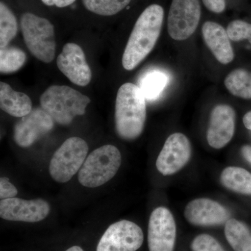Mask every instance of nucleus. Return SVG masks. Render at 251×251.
<instances>
[{
	"instance_id": "obj_15",
	"label": "nucleus",
	"mask_w": 251,
	"mask_h": 251,
	"mask_svg": "<svg viewBox=\"0 0 251 251\" xmlns=\"http://www.w3.org/2000/svg\"><path fill=\"white\" fill-rule=\"evenodd\" d=\"M184 216L191 224L209 227L226 224L230 214L216 201L198 198L188 203L185 208Z\"/></svg>"
},
{
	"instance_id": "obj_3",
	"label": "nucleus",
	"mask_w": 251,
	"mask_h": 251,
	"mask_svg": "<svg viewBox=\"0 0 251 251\" xmlns=\"http://www.w3.org/2000/svg\"><path fill=\"white\" fill-rule=\"evenodd\" d=\"M90 99L78 91L66 85H52L40 98L41 107L54 122L67 126L76 116L85 115Z\"/></svg>"
},
{
	"instance_id": "obj_16",
	"label": "nucleus",
	"mask_w": 251,
	"mask_h": 251,
	"mask_svg": "<svg viewBox=\"0 0 251 251\" xmlns=\"http://www.w3.org/2000/svg\"><path fill=\"white\" fill-rule=\"evenodd\" d=\"M202 35L206 46L220 63L227 64L234 59L233 49L227 31L218 23L207 21L203 25Z\"/></svg>"
},
{
	"instance_id": "obj_21",
	"label": "nucleus",
	"mask_w": 251,
	"mask_h": 251,
	"mask_svg": "<svg viewBox=\"0 0 251 251\" xmlns=\"http://www.w3.org/2000/svg\"><path fill=\"white\" fill-rule=\"evenodd\" d=\"M18 21L11 9L0 3V47H6L18 33Z\"/></svg>"
},
{
	"instance_id": "obj_28",
	"label": "nucleus",
	"mask_w": 251,
	"mask_h": 251,
	"mask_svg": "<svg viewBox=\"0 0 251 251\" xmlns=\"http://www.w3.org/2000/svg\"><path fill=\"white\" fill-rule=\"evenodd\" d=\"M204 6L209 11L220 14L226 9V0H202Z\"/></svg>"
},
{
	"instance_id": "obj_4",
	"label": "nucleus",
	"mask_w": 251,
	"mask_h": 251,
	"mask_svg": "<svg viewBox=\"0 0 251 251\" xmlns=\"http://www.w3.org/2000/svg\"><path fill=\"white\" fill-rule=\"evenodd\" d=\"M121 163L120 150L114 145H103L86 158L79 171V182L88 188L102 186L115 176Z\"/></svg>"
},
{
	"instance_id": "obj_19",
	"label": "nucleus",
	"mask_w": 251,
	"mask_h": 251,
	"mask_svg": "<svg viewBox=\"0 0 251 251\" xmlns=\"http://www.w3.org/2000/svg\"><path fill=\"white\" fill-rule=\"evenodd\" d=\"M225 235L234 251H251V232L241 221L229 219L225 226Z\"/></svg>"
},
{
	"instance_id": "obj_20",
	"label": "nucleus",
	"mask_w": 251,
	"mask_h": 251,
	"mask_svg": "<svg viewBox=\"0 0 251 251\" xmlns=\"http://www.w3.org/2000/svg\"><path fill=\"white\" fill-rule=\"evenodd\" d=\"M227 90L239 98L251 99V73L237 69L229 73L224 81Z\"/></svg>"
},
{
	"instance_id": "obj_25",
	"label": "nucleus",
	"mask_w": 251,
	"mask_h": 251,
	"mask_svg": "<svg viewBox=\"0 0 251 251\" xmlns=\"http://www.w3.org/2000/svg\"><path fill=\"white\" fill-rule=\"evenodd\" d=\"M227 33L229 39L240 41L248 39L251 44V24L245 21L236 20L228 25Z\"/></svg>"
},
{
	"instance_id": "obj_10",
	"label": "nucleus",
	"mask_w": 251,
	"mask_h": 251,
	"mask_svg": "<svg viewBox=\"0 0 251 251\" xmlns=\"http://www.w3.org/2000/svg\"><path fill=\"white\" fill-rule=\"evenodd\" d=\"M192 148L189 140L181 133L170 135L157 158V170L164 176L181 171L189 161Z\"/></svg>"
},
{
	"instance_id": "obj_27",
	"label": "nucleus",
	"mask_w": 251,
	"mask_h": 251,
	"mask_svg": "<svg viewBox=\"0 0 251 251\" xmlns=\"http://www.w3.org/2000/svg\"><path fill=\"white\" fill-rule=\"evenodd\" d=\"M17 194V188L14 185L9 182V179L6 177H1L0 179V198L1 200L15 198Z\"/></svg>"
},
{
	"instance_id": "obj_8",
	"label": "nucleus",
	"mask_w": 251,
	"mask_h": 251,
	"mask_svg": "<svg viewBox=\"0 0 251 251\" xmlns=\"http://www.w3.org/2000/svg\"><path fill=\"white\" fill-rule=\"evenodd\" d=\"M144 234L138 225L122 220L112 224L100 238L97 251H136L143 245Z\"/></svg>"
},
{
	"instance_id": "obj_5",
	"label": "nucleus",
	"mask_w": 251,
	"mask_h": 251,
	"mask_svg": "<svg viewBox=\"0 0 251 251\" xmlns=\"http://www.w3.org/2000/svg\"><path fill=\"white\" fill-rule=\"evenodd\" d=\"M21 27L29 52L41 62H52L56 52L54 26L52 23L46 18L25 13L21 16Z\"/></svg>"
},
{
	"instance_id": "obj_9",
	"label": "nucleus",
	"mask_w": 251,
	"mask_h": 251,
	"mask_svg": "<svg viewBox=\"0 0 251 251\" xmlns=\"http://www.w3.org/2000/svg\"><path fill=\"white\" fill-rule=\"evenodd\" d=\"M176 237V224L171 211L163 206L156 208L149 221V250L174 251Z\"/></svg>"
},
{
	"instance_id": "obj_17",
	"label": "nucleus",
	"mask_w": 251,
	"mask_h": 251,
	"mask_svg": "<svg viewBox=\"0 0 251 251\" xmlns=\"http://www.w3.org/2000/svg\"><path fill=\"white\" fill-rule=\"evenodd\" d=\"M0 107L13 117H23L32 110V103L27 94L16 92L6 82L0 83Z\"/></svg>"
},
{
	"instance_id": "obj_6",
	"label": "nucleus",
	"mask_w": 251,
	"mask_h": 251,
	"mask_svg": "<svg viewBox=\"0 0 251 251\" xmlns=\"http://www.w3.org/2000/svg\"><path fill=\"white\" fill-rule=\"evenodd\" d=\"M88 150V145L82 138H68L54 153L50 163L49 172L52 179L59 183L72 179L80 171Z\"/></svg>"
},
{
	"instance_id": "obj_12",
	"label": "nucleus",
	"mask_w": 251,
	"mask_h": 251,
	"mask_svg": "<svg viewBox=\"0 0 251 251\" xmlns=\"http://www.w3.org/2000/svg\"><path fill=\"white\" fill-rule=\"evenodd\" d=\"M50 210L49 203L42 199L26 201L13 198L0 202V216L7 221L39 222L47 217Z\"/></svg>"
},
{
	"instance_id": "obj_31",
	"label": "nucleus",
	"mask_w": 251,
	"mask_h": 251,
	"mask_svg": "<svg viewBox=\"0 0 251 251\" xmlns=\"http://www.w3.org/2000/svg\"><path fill=\"white\" fill-rule=\"evenodd\" d=\"M243 122L248 129L251 130V111L247 112L243 118Z\"/></svg>"
},
{
	"instance_id": "obj_24",
	"label": "nucleus",
	"mask_w": 251,
	"mask_h": 251,
	"mask_svg": "<svg viewBox=\"0 0 251 251\" xmlns=\"http://www.w3.org/2000/svg\"><path fill=\"white\" fill-rule=\"evenodd\" d=\"M131 0H82L86 9L100 16L117 14L128 6Z\"/></svg>"
},
{
	"instance_id": "obj_30",
	"label": "nucleus",
	"mask_w": 251,
	"mask_h": 251,
	"mask_svg": "<svg viewBox=\"0 0 251 251\" xmlns=\"http://www.w3.org/2000/svg\"><path fill=\"white\" fill-rule=\"evenodd\" d=\"M242 153L244 158L251 164V146L245 145L242 147Z\"/></svg>"
},
{
	"instance_id": "obj_11",
	"label": "nucleus",
	"mask_w": 251,
	"mask_h": 251,
	"mask_svg": "<svg viewBox=\"0 0 251 251\" xmlns=\"http://www.w3.org/2000/svg\"><path fill=\"white\" fill-rule=\"evenodd\" d=\"M54 120L42 108L32 109L15 125L14 140L18 146H31L39 138L53 128Z\"/></svg>"
},
{
	"instance_id": "obj_32",
	"label": "nucleus",
	"mask_w": 251,
	"mask_h": 251,
	"mask_svg": "<svg viewBox=\"0 0 251 251\" xmlns=\"http://www.w3.org/2000/svg\"><path fill=\"white\" fill-rule=\"evenodd\" d=\"M66 251H83V250H82L80 247L74 246V247L69 248V249H67Z\"/></svg>"
},
{
	"instance_id": "obj_18",
	"label": "nucleus",
	"mask_w": 251,
	"mask_h": 251,
	"mask_svg": "<svg viewBox=\"0 0 251 251\" xmlns=\"http://www.w3.org/2000/svg\"><path fill=\"white\" fill-rule=\"evenodd\" d=\"M223 186L234 192L251 195V174L239 167L225 168L221 175Z\"/></svg>"
},
{
	"instance_id": "obj_22",
	"label": "nucleus",
	"mask_w": 251,
	"mask_h": 251,
	"mask_svg": "<svg viewBox=\"0 0 251 251\" xmlns=\"http://www.w3.org/2000/svg\"><path fill=\"white\" fill-rule=\"evenodd\" d=\"M168 82V77L166 74L160 71H152L148 73L142 79L139 87L145 99L153 100L164 90Z\"/></svg>"
},
{
	"instance_id": "obj_7",
	"label": "nucleus",
	"mask_w": 251,
	"mask_h": 251,
	"mask_svg": "<svg viewBox=\"0 0 251 251\" xmlns=\"http://www.w3.org/2000/svg\"><path fill=\"white\" fill-rule=\"evenodd\" d=\"M199 0H173L168 18V34L176 41L188 39L201 20Z\"/></svg>"
},
{
	"instance_id": "obj_14",
	"label": "nucleus",
	"mask_w": 251,
	"mask_h": 251,
	"mask_svg": "<svg viewBox=\"0 0 251 251\" xmlns=\"http://www.w3.org/2000/svg\"><path fill=\"white\" fill-rule=\"evenodd\" d=\"M235 111L226 104L216 105L209 120L206 139L211 148L221 149L233 138L235 130Z\"/></svg>"
},
{
	"instance_id": "obj_2",
	"label": "nucleus",
	"mask_w": 251,
	"mask_h": 251,
	"mask_svg": "<svg viewBox=\"0 0 251 251\" xmlns=\"http://www.w3.org/2000/svg\"><path fill=\"white\" fill-rule=\"evenodd\" d=\"M147 110L141 89L126 82L119 89L115 103V128L120 138L135 140L143 133Z\"/></svg>"
},
{
	"instance_id": "obj_1",
	"label": "nucleus",
	"mask_w": 251,
	"mask_h": 251,
	"mask_svg": "<svg viewBox=\"0 0 251 251\" xmlns=\"http://www.w3.org/2000/svg\"><path fill=\"white\" fill-rule=\"evenodd\" d=\"M164 11L160 5L151 4L137 20L126 46L122 65L131 71L143 62L156 45L163 25Z\"/></svg>"
},
{
	"instance_id": "obj_26",
	"label": "nucleus",
	"mask_w": 251,
	"mask_h": 251,
	"mask_svg": "<svg viewBox=\"0 0 251 251\" xmlns=\"http://www.w3.org/2000/svg\"><path fill=\"white\" fill-rule=\"evenodd\" d=\"M191 247L193 251H226L215 238L206 234L195 238Z\"/></svg>"
},
{
	"instance_id": "obj_23",
	"label": "nucleus",
	"mask_w": 251,
	"mask_h": 251,
	"mask_svg": "<svg viewBox=\"0 0 251 251\" xmlns=\"http://www.w3.org/2000/svg\"><path fill=\"white\" fill-rule=\"evenodd\" d=\"M26 62V54L14 46H6L0 50V72L1 74L16 72Z\"/></svg>"
},
{
	"instance_id": "obj_13",
	"label": "nucleus",
	"mask_w": 251,
	"mask_h": 251,
	"mask_svg": "<svg viewBox=\"0 0 251 251\" xmlns=\"http://www.w3.org/2000/svg\"><path fill=\"white\" fill-rule=\"evenodd\" d=\"M61 72L75 85L85 87L92 80V70L86 60L85 52L77 44L69 43L63 47L57 59Z\"/></svg>"
},
{
	"instance_id": "obj_29",
	"label": "nucleus",
	"mask_w": 251,
	"mask_h": 251,
	"mask_svg": "<svg viewBox=\"0 0 251 251\" xmlns=\"http://www.w3.org/2000/svg\"><path fill=\"white\" fill-rule=\"evenodd\" d=\"M41 1L47 6H56L57 7L64 8L74 4L75 0H41Z\"/></svg>"
}]
</instances>
